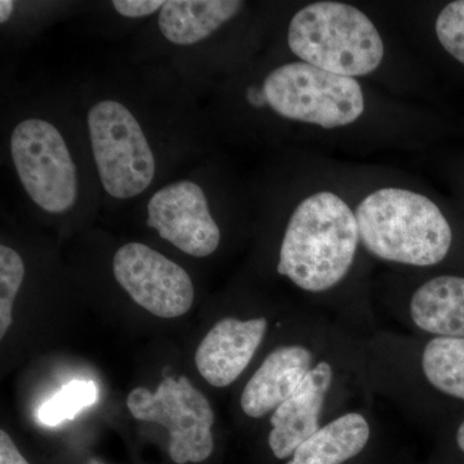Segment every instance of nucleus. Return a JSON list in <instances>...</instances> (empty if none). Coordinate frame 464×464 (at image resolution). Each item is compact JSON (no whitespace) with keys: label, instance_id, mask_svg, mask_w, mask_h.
Returning <instances> with one entry per match:
<instances>
[{"label":"nucleus","instance_id":"obj_8","mask_svg":"<svg viewBox=\"0 0 464 464\" xmlns=\"http://www.w3.org/2000/svg\"><path fill=\"white\" fill-rule=\"evenodd\" d=\"M114 276L139 306L163 319L185 315L194 304L190 275L181 266L141 243L116 252Z\"/></svg>","mask_w":464,"mask_h":464},{"label":"nucleus","instance_id":"obj_21","mask_svg":"<svg viewBox=\"0 0 464 464\" xmlns=\"http://www.w3.org/2000/svg\"><path fill=\"white\" fill-rule=\"evenodd\" d=\"M0 464H29L5 430L0 431Z\"/></svg>","mask_w":464,"mask_h":464},{"label":"nucleus","instance_id":"obj_14","mask_svg":"<svg viewBox=\"0 0 464 464\" xmlns=\"http://www.w3.org/2000/svg\"><path fill=\"white\" fill-rule=\"evenodd\" d=\"M237 0H169L159 14V27L173 44H197L239 14Z\"/></svg>","mask_w":464,"mask_h":464},{"label":"nucleus","instance_id":"obj_23","mask_svg":"<svg viewBox=\"0 0 464 464\" xmlns=\"http://www.w3.org/2000/svg\"><path fill=\"white\" fill-rule=\"evenodd\" d=\"M457 444L460 450H462L464 453V422L460 424L459 429H458Z\"/></svg>","mask_w":464,"mask_h":464},{"label":"nucleus","instance_id":"obj_12","mask_svg":"<svg viewBox=\"0 0 464 464\" xmlns=\"http://www.w3.org/2000/svg\"><path fill=\"white\" fill-rule=\"evenodd\" d=\"M313 355L301 346L279 347L273 351L246 383L241 408L250 418H261L276 411L298 390L310 373Z\"/></svg>","mask_w":464,"mask_h":464},{"label":"nucleus","instance_id":"obj_9","mask_svg":"<svg viewBox=\"0 0 464 464\" xmlns=\"http://www.w3.org/2000/svg\"><path fill=\"white\" fill-rule=\"evenodd\" d=\"M148 226L192 257L213 255L221 241V231L210 215L206 194L191 181L170 183L152 195Z\"/></svg>","mask_w":464,"mask_h":464},{"label":"nucleus","instance_id":"obj_18","mask_svg":"<svg viewBox=\"0 0 464 464\" xmlns=\"http://www.w3.org/2000/svg\"><path fill=\"white\" fill-rule=\"evenodd\" d=\"M25 277V265L20 255L9 246H0V338H5L12 325V310L21 284Z\"/></svg>","mask_w":464,"mask_h":464},{"label":"nucleus","instance_id":"obj_5","mask_svg":"<svg viewBox=\"0 0 464 464\" xmlns=\"http://www.w3.org/2000/svg\"><path fill=\"white\" fill-rule=\"evenodd\" d=\"M88 128L101 182L109 195L130 199L145 191L155 177V158L132 112L118 101H101L88 112Z\"/></svg>","mask_w":464,"mask_h":464},{"label":"nucleus","instance_id":"obj_6","mask_svg":"<svg viewBox=\"0 0 464 464\" xmlns=\"http://www.w3.org/2000/svg\"><path fill=\"white\" fill-rule=\"evenodd\" d=\"M127 406L136 420L166 427L174 463L204 462L213 453L215 413L188 378L167 377L155 392L137 387L128 395Z\"/></svg>","mask_w":464,"mask_h":464},{"label":"nucleus","instance_id":"obj_7","mask_svg":"<svg viewBox=\"0 0 464 464\" xmlns=\"http://www.w3.org/2000/svg\"><path fill=\"white\" fill-rule=\"evenodd\" d=\"M11 152L18 179L30 199L45 212H67L78 197L76 167L63 134L42 119L14 128Z\"/></svg>","mask_w":464,"mask_h":464},{"label":"nucleus","instance_id":"obj_19","mask_svg":"<svg viewBox=\"0 0 464 464\" xmlns=\"http://www.w3.org/2000/svg\"><path fill=\"white\" fill-rule=\"evenodd\" d=\"M435 32L449 56L464 67V0L448 3L440 11Z\"/></svg>","mask_w":464,"mask_h":464},{"label":"nucleus","instance_id":"obj_11","mask_svg":"<svg viewBox=\"0 0 464 464\" xmlns=\"http://www.w3.org/2000/svg\"><path fill=\"white\" fill-rule=\"evenodd\" d=\"M332 380V366L319 362L298 390L274 411L268 444L275 457L285 459L293 456L299 445L319 431L320 413Z\"/></svg>","mask_w":464,"mask_h":464},{"label":"nucleus","instance_id":"obj_3","mask_svg":"<svg viewBox=\"0 0 464 464\" xmlns=\"http://www.w3.org/2000/svg\"><path fill=\"white\" fill-rule=\"evenodd\" d=\"M288 44L304 63L348 78L371 74L384 56L371 18L338 2L313 3L298 11L290 21Z\"/></svg>","mask_w":464,"mask_h":464},{"label":"nucleus","instance_id":"obj_4","mask_svg":"<svg viewBox=\"0 0 464 464\" xmlns=\"http://www.w3.org/2000/svg\"><path fill=\"white\" fill-rule=\"evenodd\" d=\"M264 93L277 114L325 130L353 124L365 110L364 93L356 79L333 74L304 61L270 72Z\"/></svg>","mask_w":464,"mask_h":464},{"label":"nucleus","instance_id":"obj_10","mask_svg":"<svg viewBox=\"0 0 464 464\" xmlns=\"http://www.w3.org/2000/svg\"><path fill=\"white\" fill-rule=\"evenodd\" d=\"M267 322L225 317L208 332L195 353L201 377L215 387H226L246 371L264 341Z\"/></svg>","mask_w":464,"mask_h":464},{"label":"nucleus","instance_id":"obj_17","mask_svg":"<svg viewBox=\"0 0 464 464\" xmlns=\"http://www.w3.org/2000/svg\"><path fill=\"white\" fill-rule=\"evenodd\" d=\"M100 390L96 382L91 380H72L63 384L53 396L39 406V422L48 427L60 426L72 420L84 409L99 401Z\"/></svg>","mask_w":464,"mask_h":464},{"label":"nucleus","instance_id":"obj_20","mask_svg":"<svg viewBox=\"0 0 464 464\" xmlns=\"http://www.w3.org/2000/svg\"><path fill=\"white\" fill-rule=\"evenodd\" d=\"M161 0H114L112 5L121 16L140 18L150 16L163 8Z\"/></svg>","mask_w":464,"mask_h":464},{"label":"nucleus","instance_id":"obj_1","mask_svg":"<svg viewBox=\"0 0 464 464\" xmlns=\"http://www.w3.org/2000/svg\"><path fill=\"white\" fill-rule=\"evenodd\" d=\"M355 213L329 191L302 201L286 226L277 273L307 292H324L346 276L359 244Z\"/></svg>","mask_w":464,"mask_h":464},{"label":"nucleus","instance_id":"obj_13","mask_svg":"<svg viewBox=\"0 0 464 464\" xmlns=\"http://www.w3.org/2000/svg\"><path fill=\"white\" fill-rule=\"evenodd\" d=\"M411 315L424 332L464 338V276L441 275L423 284L411 298Z\"/></svg>","mask_w":464,"mask_h":464},{"label":"nucleus","instance_id":"obj_2","mask_svg":"<svg viewBox=\"0 0 464 464\" xmlns=\"http://www.w3.org/2000/svg\"><path fill=\"white\" fill-rule=\"evenodd\" d=\"M360 240L375 257L396 264L433 266L453 246V230L438 204L402 188L372 192L356 209Z\"/></svg>","mask_w":464,"mask_h":464},{"label":"nucleus","instance_id":"obj_22","mask_svg":"<svg viewBox=\"0 0 464 464\" xmlns=\"http://www.w3.org/2000/svg\"><path fill=\"white\" fill-rule=\"evenodd\" d=\"M14 3L12 0H2L0 2V23H7L14 12Z\"/></svg>","mask_w":464,"mask_h":464},{"label":"nucleus","instance_id":"obj_16","mask_svg":"<svg viewBox=\"0 0 464 464\" xmlns=\"http://www.w3.org/2000/svg\"><path fill=\"white\" fill-rule=\"evenodd\" d=\"M422 366L433 387L464 400V338H433L424 348Z\"/></svg>","mask_w":464,"mask_h":464},{"label":"nucleus","instance_id":"obj_15","mask_svg":"<svg viewBox=\"0 0 464 464\" xmlns=\"http://www.w3.org/2000/svg\"><path fill=\"white\" fill-rule=\"evenodd\" d=\"M371 430L362 415L350 413L326 424L299 445L286 464H342L362 453Z\"/></svg>","mask_w":464,"mask_h":464},{"label":"nucleus","instance_id":"obj_24","mask_svg":"<svg viewBox=\"0 0 464 464\" xmlns=\"http://www.w3.org/2000/svg\"><path fill=\"white\" fill-rule=\"evenodd\" d=\"M90 464H101V463L97 462V460H91Z\"/></svg>","mask_w":464,"mask_h":464}]
</instances>
